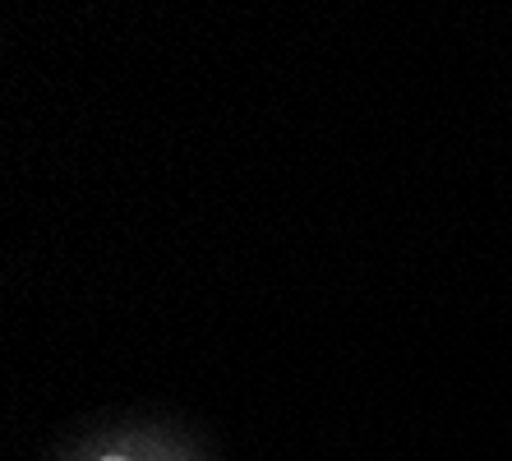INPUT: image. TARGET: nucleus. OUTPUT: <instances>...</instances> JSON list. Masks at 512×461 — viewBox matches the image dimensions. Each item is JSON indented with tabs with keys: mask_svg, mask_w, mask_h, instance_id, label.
Listing matches in <instances>:
<instances>
[{
	"mask_svg": "<svg viewBox=\"0 0 512 461\" xmlns=\"http://www.w3.org/2000/svg\"><path fill=\"white\" fill-rule=\"evenodd\" d=\"M107 461H116V457H107Z\"/></svg>",
	"mask_w": 512,
	"mask_h": 461,
	"instance_id": "nucleus-1",
	"label": "nucleus"
}]
</instances>
